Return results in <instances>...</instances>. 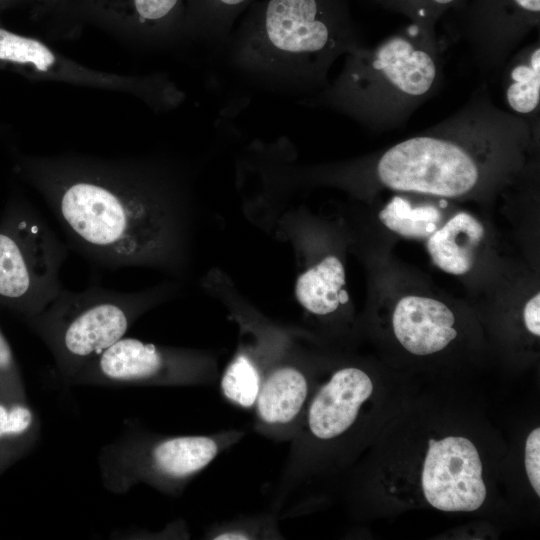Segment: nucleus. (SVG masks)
I'll use <instances>...</instances> for the list:
<instances>
[{"label":"nucleus","mask_w":540,"mask_h":540,"mask_svg":"<svg viewBox=\"0 0 540 540\" xmlns=\"http://www.w3.org/2000/svg\"><path fill=\"white\" fill-rule=\"evenodd\" d=\"M210 436H176L160 440L141 455L122 453L117 464L119 486L138 478L180 481L204 469L218 454Z\"/></svg>","instance_id":"nucleus-11"},{"label":"nucleus","mask_w":540,"mask_h":540,"mask_svg":"<svg viewBox=\"0 0 540 540\" xmlns=\"http://www.w3.org/2000/svg\"><path fill=\"white\" fill-rule=\"evenodd\" d=\"M67 256L68 245L38 210L12 195L0 219V305L25 321L39 314L64 288Z\"/></svg>","instance_id":"nucleus-6"},{"label":"nucleus","mask_w":540,"mask_h":540,"mask_svg":"<svg viewBox=\"0 0 540 540\" xmlns=\"http://www.w3.org/2000/svg\"><path fill=\"white\" fill-rule=\"evenodd\" d=\"M17 0H0V10L5 9L6 7L12 5Z\"/></svg>","instance_id":"nucleus-27"},{"label":"nucleus","mask_w":540,"mask_h":540,"mask_svg":"<svg viewBox=\"0 0 540 540\" xmlns=\"http://www.w3.org/2000/svg\"><path fill=\"white\" fill-rule=\"evenodd\" d=\"M439 207L433 204L413 205L407 197L396 195L381 209L379 219L402 237L427 239L440 226Z\"/></svg>","instance_id":"nucleus-20"},{"label":"nucleus","mask_w":540,"mask_h":540,"mask_svg":"<svg viewBox=\"0 0 540 540\" xmlns=\"http://www.w3.org/2000/svg\"><path fill=\"white\" fill-rule=\"evenodd\" d=\"M262 381L263 377L253 360L240 353L227 366L221 380V390L229 401L243 408H252Z\"/></svg>","instance_id":"nucleus-22"},{"label":"nucleus","mask_w":540,"mask_h":540,"mask_svg":"<svg viewBox=\"0 0 540 540\" xmlns=\"http://www.w3.org/2000/svg\"><path fill=\"white\" fill-rule=\"evenodd\" d=\"M179 357L135 338L123 337L77 376L93 381L151 383L173 376Z\"/></svg>","instance_id":"nucleus-14"},{"label":"nucleus","mask_w":540,"mask_h":540,"mask_svg":"<svg viewBox=\"0 0 540 540\" xmlns=\"http://www.w3.org/2000/svg\"><path fill=\"white\" fill-rule=\"evenodd\" d=\"M0 401L27 403L21 373L13 351L0 330Z\"/></svg>","instance_id":"nucleus-24"},{"label":"nucleus","mask_w":540,"mask_h":540,"mask_svg":"<svg viewBox=\"0 0 540 540\" xmlns=\"http://www.w3.org/2000/svg\"><path fill=\"white\" fill-rule=\"evenodd\" d=\"M482 472L480 454L470 439H430L420 475L424 498L440 511H476L487 496Z\"/></svg>","instance_id":"nucleus-9"},{"label":"nucleus","mask_w":540,"mask_h":540,"mask_svg":"<svg viewBox=\"0 0 540 540\" xmlns=\"http://www.w3.org/2000/svg\"><path fill=\"white\" fill-rule=\"evenodd\" d=\"M13 171L45 201L69 245L108 269L168 263L178 242L175 171L143 157L16 152Z\"/></svg>","instance_id":"nucleus-1"},{"label":"nucleus","mask_w":540,"mask_h":540,"mask_svg":"<svg viewBox=\"0 0 540 540\" xmlns=\"http://www.w3.org/2000/svg\"><path fill=\"white\" fill-rule=\"evenodd\" d=\"M0 68L33 80L128 95L158 112L172 110L184 100V93L162 73L123 74L92 68L1 24Z\"/></svg>","instance_id":"nucleus-7"},{"label":"nucleus","mask_w":540,"mask_h":540,"mask_svg":"<svg viewBox=\"0 0 540 540\" xmlns=\"http://www.w3.org/2000/svg\"><path fill=\"white\" fill-rule=\"evenodd\" d=\"M373 390L370 376L362 369L345 367L335 371L311 400L307 412L310 433L320 440L344 434Z\"/></svg>","instance_id":"nucleus-12"},{"label":"nucleus","mask_w":540,"mask_h":540,"mask_svg":"<svg viewBox=\"0 0 540 540\" xmlns=\"http://www.w3.org/2000/svg\"><path fill=\"white\" fill-rule=\"evenodd\" d=\"M155 300L152 292H120L92 285L65 288L27 324L42 338L59 369L77 376L125 337L138 316Z\"/></svg>","instance_id":"nucleus-5"},{"label":"nucleus","mask_w":540,"mask_h":540,"mask_svg":"<svg viewBox=\"0 0 540 540\" xmlns=\"http://www.w3.org/2000/svg\"><path fill=\"white\" fill-rule=\"evenodd\" d=\"M524 465L529 483L540 496V428L536 427L527 436L524 450Z\"/></svg>","instance_id":"nucleus-25"},{"label":"nucleus","mask_w":540,"mask_h":540,"mask_svg":"<svg viewBox=\"0 0 540 540\" xmlns=\"http://www.w3.org/2000/svg\"><path fill=\"white\" fill-rule=\"evenodd\" d=\"M457 35L478 69L497 75L540 24V0H468L457 11Z\"/></svg>","instance_id":"nucleus-8"},{"label":"nucleus","mask_w":540,"mask_h":540,"mask_svg":"<svg viewBox=\"0 0 540 540\" xmlns=\"http://www.w3.org/2000/svg\"><path fill=\"white\" fill-rule=\"evenodd\" d=\"M87 7L99 25L133 48L184 44L185 0H87Z\"/></svg>","instance_id":"nucleus-10"},{"label":"nucleus","mask_w":540,"mask_h":540,"mask_svg":"<svg viewBox=\"0 0 540 540\" xmlns=\"http://www.w3.org/2000/svg\"><path fill=\"white\" fill-rule=\"evenodd\" d=\"M501 72L506 110L540 126L539 39L515 51Z\"/></svg>","instance_id":"nucleus-17"},{"label":"nucleus","mask_w":540,"mask_h":540,"mask_svg":"<svg viewBox=\"0 0 540 540\" xmlns=\"http://www.w3.org/2000/svg\"><path fill=\"white\" fill-rule=\"evenodd\" d=\"M442 80L437 34L409 22L376 46L347 54L338 76L301 104L332 110L383 132L404 125Z\"/></svg>","instance_id":"nucleus-4"},{"label":"nucleus","mask_w":540,"mask_h":540,"mask_svg":"<svg viewBox=\"0 0 540 540\" xmlns=\"http://www.w3.org/2000/svg\"><path fill=\"white\" fill-rule=\"evenodd\" d=\"M484 234V227L478 219L467 212H459L426 239V249L440 270L452 275H464L474 265L476 251Z\"/></svg>","instance_id":"nucleus-15"},{"label":"nucleus","mask_w":540,"mask_h":540,"mask_svg":"<svg viewBox=\"0 0 540 540\" xmlns=\"http://www.w3.org/2000/svg\"><path fill=\"white\" fill-rule=\"evenodd\" d=\"M366 45L346 0H255L224 52L256 86L305 98L329 84L336 60Z\"/></svg>","instance_id":"nucleus-3"},{"label":"nucleus","mask_w":540,"mask_h":540,"mask_svg":"<svg viewBox=\"0 0 540 540\" xmlns=\"http://www.w3.org/2000/svg\"><path fill=\"white\" fill-rule=\"evenodd\" d=\"M538 137L539 126L496 105L483 85L445 119L364 164L362 175L400 193L462 198L511 180Z\"/></svg>","instance_id":"nucleus-2"},{"label":"nucleus","mask_w":540,"mask_h":540,"mask_svg":"<svg viewBox=\"0 0 540 540\" xmlns=\"http://www.w3.org/2000/svg\"><path fill=\"white\" fill-rule=\"evenodd\" d=\"M42 1H44V2H52L53 3V2H55L57 0H42Z\"/></svg>","instance_id":"nucleus-28"},{"label":"nucleus","mask_w":540,"mask_h":540,"mask_svg":"<svg viewBox=\"0 0 540 540\" xmlns=\"http://www.w3.org/2000/svg\"><path fill=\"white\" fill-rule=\"evenodd\" d=\"M255 0H185L184 44L224 52L237 19Z\"/></svg>","instance_id":"nucleus-16"},{"label":"nucleus","mask_w":540,"mask_h":540,"mask_svg":"<svg viewBox=\"0 0 540 540\" xmlns=\"http://www.w3.org/2000/svg\"><path fill=\"white\" fill-rule=\"evenodd\" d=\"M307 397L304 373L294 366L282 365L263 378L254 407L263 424L283 426L299 416Z\"/></svg>","instance_id":"nucleus-18"},{"label":"nucleus","mask_w":540,"mask_h":540,"mask_svg":"<svg viewBox=\"0 0 540 540\" xmlns=\"http://www.w3.org/2000/svg\"><path fill=\"white\" fill-rule=\"evenodd\" d=\"M345 281L343 263L337 256L328 255L298 277L295 296L308 312L325 316L348 301L343 290Z\"/></svg>","instance_id":"nucleus-19"},{"label":"nucleus","mask_w":540,"mask_h":540,"mask_svg":"<svg viewBox=\"0 0 540 540\" xmlns=\"http://www.w3.org/2000/svg\"><path fill=\"white\" fill-rule=\"evenodd\" d=\"M468 0H376L384 9L405 16L410 23L436 34V25L448 11L457 12Z\"/></svg>","instance_id":"nucleus-23"},{"label":"nucleus","mask_w":540,"mask_h":540,"mask_svg":"<svg viewBox=\"0 0 540 540\" xmlns=\"http://www.w3.org/2000/svg\"><path fill=\"white\" fill-rule=\"evenodd\" d=\"M523 322L528 332L540 336V294L535 293L524 305Z\"/></svg>","instance_id":"nucleus-26"},{"label":"nucleus","mask_w":540,"mask_h":540,"mask_svg":"<svg viewBox=\"0 0 540 540\" xmlns=\"http://www.w3.org/2000/svg\"><path fill=\"white\" fill-rule=\"evenodd\" d=\"M453 311L442 301L423 295H405L394 306L392 329L409 353L427 356L444 350L457 337Z\"/></svg>","instance_id":"nucleus-13"},{"label":"nucleus","mask_w":540,"mask_h":540,"mask_svg":"<svg viewBox=\"0 0 540 540\" xmlns=\"http://www.w3.org/2000/svg\"><path fill=\"white\" fill-rule=\"evenodd\" d=\"M36 418L27 403L0 401V474L30 447Z\"/></svg>","instance_id":"nucleus-21"}]
</instances>
